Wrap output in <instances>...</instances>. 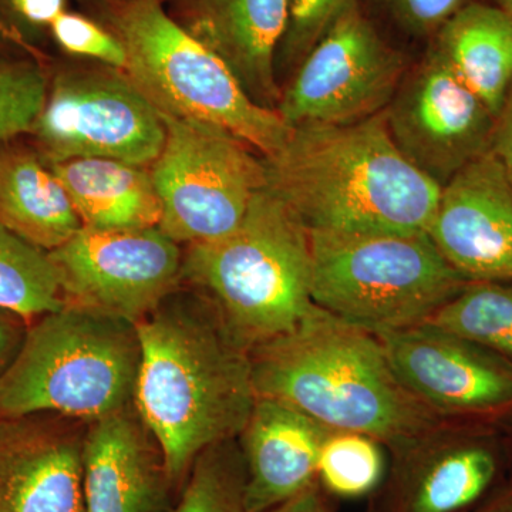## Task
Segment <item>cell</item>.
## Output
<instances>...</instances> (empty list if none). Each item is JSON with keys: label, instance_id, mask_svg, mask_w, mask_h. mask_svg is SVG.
Here are the masks:
<instances>
[{"label": "cell", "instance_id": "13", "mask_svg": "<svg viewBox=\"0 0 512 512\" xmlns=\"http://www.w3.org/2000/svg\"><path fill=\"white\" fill-rule=\"evenodd\" d=\"M376 333L400 382L431 413L510 430V360L430 322Z\"/></svg>", "mask_w": 512, "mask_h": 512}, {"label": "cell", "instance_id": "30", "mask_svg": "<svg viewBox=\"0 0 512 512\" xmlns=\"http://www.w3.org/2000/svg\"><path fill=\"white\" fill-rule=\"evenodd\" d=\"M390 15L413 35L439 32L451 16L466 5V0H382Z\"/></svg>", "mask_w": 512, "mask_h": 512}, {"label": "cell", "instance_id": "38", "mask_svg": "<svg viewBox=\"0 0 512 512\" xmlns=\"http://www.w3.org/2000/svg\"><path fill=\"white\" fill-rule=\"evenodd\" d=\"M508 441H510V463H511V484H512V426L510 427V430H508Z\"/></svg>", "mask_w": 512, "mask_h": 512}, {"label": "cell", "instance_id": "36", "mask_svg": "<svg viewBox=\"0 0 512 512\" xmlns=\"http://www.w3.org/2000/svg\"><path fill=\"white\" fill-rule=\"evenodd\" d=\"M6 33H8V26H6L5 13H3V6L0 3V39L6 36Z\"/></svg>", "mask_w": 512, "mask_h": 512}, {"label": "cell", "instance_id": "24", "mask_svg": "<svg viewBox=\"0 0 512 512\" xmlns=\"http://www.w3.org/2000/svg\"><path fill=\"white\" fill-rule=\"evenodd\" d=\"M430 323L512 362V281L468 282Z\"/></svg>", "mask_w": 512, "mask_h": 512}, {"label": "cell", "instance_id": "19", "mask_svg": "<svg viewBox=\"0 0 512 512\" xmlns=\"http://www.w3.org/2000/svg\"><path fill=\"white\" fill-rule=\"evenodd\" d=\"M289 22V0H195L191 30L229 69L259 106L281 101L275 52Z\"/></svg>", "mask_w": 512, "mask_h": 512}, {"label": "cell", "instance_id": "1", "mask_svg": "<svg viewBox=\"0 0 512 512\" xmlns=\"http://www.w3.org/2000/svg\"><path fill=\"white\" fill-rule=\"evenodd\" d=\"M136 326L134 407L181 488L202 451L244 430L256 402L251 357L211 299L184 282Z\"/></svg>", "mask_w": 512, "mask_h": 512}, {"label": "cell", "instance_id": "7", "mask_svg": "<svg viewBox=\"0 0 512 512\" xmlns=\"http://www.w3.org/2000/svg\"><path fill=\"white\" fill-rule=\"evenodd\" d=\"M126 76L164 116L224 128L271 156L291 133L276 110L255 103L228 64L165 13L158 0H131L114 16Z\"/></svg>", "mask_w": 512, "mask_h": 512}, {"label": "cell", "instance_id": "37", "mask_svg": "<svg viewBox=\"0 0 512 512\" xmlns=\"http://www.w3.org/2000/svg\"><path fill=\"white\" fill-rule=\"evenodd\" d=\"M498 6L507 13L512 22V0H497Z\"/></svg>", "mask_w": 512, "mask_h": 512}, {"label": "cell", "instance_id": "6", "mask_svg": "<svg viewBox=\"0 0 512 512\" xmlns=\"http://www.w3.org/2000/svg\"><path fill=\"white\" fill-rule=\"evenodd\" d=\"M312 301L373 332L412 328L468 284L427 232L309 231Z\"/></svg>", "mask_w": 512, "mask_h": 512}, {"label": "cell", "instance_id": "17", "mask_svg": "<svg viewBox=\"0 0 512 512\" xmlns=\"http://www.w3.org/2000/svg\"><path fill=\"white\" fill-rule=\"evenodd\" d=\"M174 483L164 451L134 403L94 420L84 450V512H171Z\"/></svg>", "mask_w": 512, "mask_h": 512}, {"label": "cell", "instance_id": "12", "mask_svg": "<svg viewBox=\"0 0 512 512\" xmlns=\"http://www.w3.org/2000/svg\"><path fill=\"white\" fill-rule=\"evenodd\" d=\"M66 303L137 323L183 284L184 252L158 227L83 228L49 252Z\"/></svg>", "mask_w": 512, "mask_h": 512}, {"label": "cell", "instance_id": "25", "mask_svg": "<svg viewBox=\"0 0 512 512\" xmlns=\"http://www.w3.org/2000/svg\"><path fill=\"white\" fill-rule=\"evenodd\" d=\"M387 448L367 434L330 430L320 447L318 483L332 498L370 497L386 476Z\"/></svg>", "mask_w": 512, "mask_h": 512}, {"label": "cell", "instance_id": "14", "mask_svg": "<svg viewBox=\"0 0 512 512\" xmlns=\"http://www.w3.org/2000/svg\"><path fill=\"white\" fill-rule=\"evenodd\" d=\"M384 116L400 153L440 187L491 148L494 114L434 47L404 74Z\"/></svg>", "mask_w": 512, "mask_h": 512}, {"label": "cell", "instance_id": "4", "mask_svg": "<svg viewBox=\"0 0 512 512\" xmlns=\"http://www.w3.org/2000/svg\"><path fill=\"white\" fill-rule=\"evenodd\" d=\"M183 282L217 306L248 350L295 329L312 312L309 229L262 188L228 235L184 252Z\"/></svg>", "mask_w": 512, "mask_h": 512}, {"label": "cell", "instance_id": "16", "mask_svg": "<svg viewBox=\"0 0 512 512\" xmlns=\"http://www.w3.org/2000/svg\"><path fill=\"white\" fill-rule=\"evenodd\" d=\"M89 421L0 414V512H84Z\"/></svg>", "mask_w": 512, "mask_h": 512}, {"label": "cell", "instance_id": "20", "mask_svg": "<svg viewBox=\"0 0 512 512\" xmlns=\"http://www.w3.org/2000/svg\"><path fill=\"white\" fill-rule=\"evenodd\" d=\"M0 225L46 252L82 229L69 195L39 151L10 141L0 146Z\"/></svg>", "mask_w": 512, "mask_h": 512}, {"label": "cell", "instance_id": "29", "mask_svg": "<svg viewBox=\"0 0 512 512\" xmlns=\"http://www.w3.org/2000/svg\"><path fill=\"white\" fill-rule=\"evenodd\" d=\"M350 2L353 0H289V22L284 37L289 59L301 63Z\"/></svg>", "mask_w": 512, "mask_h": 512}, {"label": "cell", "instance_id": "35", "mask_svg": "<svg viewBox=\"0 0 512 512\" xmlns=\"http://www.w3.org/2000/svg\"><path fill=\"white\" fill-rule=\"evenodd\" d=\"M477 512H512V484L495 494Z\"/></svg>", "mask_w": 512, "mask_h": 512}, {"label": "cell", "instance_id": "3", "mask_svg": "<svg viewBox=\"0 0 512 512\" xmlns=\"http://www.w3.org/2000/svg\"><path fill=\"white\" fill-rule=\"evenodd\" d=\"M249 357L256 399L288 404L329 430L375 437L387 451L443 423L400 382L376 332L319 306Z\"/></svg>", "mask_w": 512, "mask_h": 512}, {"label": "cell", "instance_id": "32", "mask_svg": "<svg viewBox=\"0 0 512 512\" xmlns=\"http://www.w3.org/2000/svg\"><path fill=\"white\" fill-rule=\"evenodd\" d=\"M490 151L501 161L512 178V83L505 93L500 111L495 116Z\"/></svg>", "mask_w": 512, "mask_h": 512}, {"label": "cell", "instance_id": "23", "mask_svg": "<svg viewBox=\"0 0 512 512\" xmlns=\"http://www.w3.org/2000/svg\"><path fill=\"white\" fill-rule=\"evenodd\" d=\"M66 305L49 252L0 225V309L32 323Z\"/></svg>", "mask_w": 512, "mask_h": 512}, {"label": "cell", "instance_id": "2", "mask_svg": "<svg viewBox=\"0 0 512 512\" xmlns=\"http://www.w3.org/2000/svg\"><path fill=\"white\" fill-rule=\"evenodd\" d=\"M266 188L305 227L346 232L429 231L440 198L394 144L383 113L345 126H298L262 157Z\"/></svg>", "mask_w": 512, "mask_h": 512}, {"label": "cell", "instance_id": "8", "mask_svg": "<svg viewBox=\"0 0 512 512\" xmlns=\"http://www.w3.org/2000/svg\"><path fill=\"white\" fill-rule=\"evenodd\" d=\"M160 117L165 143L151 171L163 204L158 228L187 247L225 237L266 187L264 161L224 128Z\"/></svg>", "mask_w": 512, "mask_h": 512}, {"label": "cell", "instance_id": "15", "mask_svg": "<svg viewBox=\"0 0 512 512\" xmlns=\"http://www.w3.org/2000/svg\"><path fill=\"white\" fill-rule=\"evenodd\" d=\"M427 235L468 282L512 281V178L491 151L441 187Z\"/></svg>", "mask_w": 512, "mask_h": 512}, {"label": "cell", "instance_id": "34", "mask_svg": "<svg viewBox=\"0 0 512 512\" xmlns=\"http://www.w3.org/2000/svg\"><path fill=\"white\" fill-rule=\"evenodd\" d=\"M10 5L35 25H52L63 13L64 0H10Z\"/></svg>", "mask_w": 512, "mask_h": 512}, {"label": "cell", "instance_id": "22", "mask_svg": "<svg viewBox=\"0 0 512 512\" xmlns=\"http://www.w3.org/2000/svg\"><path fill=\"white\" fill-rule=\"evenodd\" d=\"M434 49L494 116L512 83V22L500 6L468 3L437 32Z\"/></svg>", "mask_w": 512, "mask_h": 512}, {"label": "cell", "instance_id": "21", "mask_svg": "<svg viewBox=\"0 0 512 512\" xmlns=\"http://www.w3.org/2000/svg\"><path fill=\"white\" fill-rule=\"evenodd\" d=\"M83 228L116 231L158 227L163 204L151 173L109 158H77L50 165Z\"/></svg>", "mask_w": 512, "mask_h": 512}, {"label": "cell", "instance_id": "5", "mask_svg": "<svg viewBox=\"0 0 512 512\" xmlns=\"http://www.w3.org/2000/svg\"><path fill=\"white\" fill-rule=\"evenodd\" d=\"M140 339L136 323L66 303L30 323L0 376V414L59 413L89 421L134 403Z\"/></svg>", "mask_w": 512, "mask_h": 512}, {"label": "cell", "instance_id": "33", "mask_svg": "<svg viewBox=\"0 0 512 512\" xmlns=\"http://www.w3.org/2000/svg\"><path fill=\"white\" fill-rule=\"evenodd\" d=\"M266 512H335V508L332 505V497L316 483L291 500Z\"/></svg>", "mask_w": 512, "mask_h": 512}, {"label": "cell", "instance_id": "28", "mask_svg": "<svg viewBox=\"0 0 512 512\" xmlns=\"http://www.w3.org/2000/svg\"><path fill=\"white\" fill-rule=\"evenodd\" d=\"M50 26L56 42L67 52L126 70L127 53L120 40L89 19L63 12Z\"/></svg>", "mask_w": 512, "mask_h": 512}, {"label": "cell", "instance_id": "9", "mask_svg": "<svg viewBox=\"0 0 512 512\" xmlns=\"http://www.w3.org/2000/svg\"><path fill=\"white\" fill-rule=\"evenodd\" d=\"M389 453L367 512H477L511 484L503 427L443 421Z\"/></svg>", "mask_w": 512, "mask_h": 512}, {"label": "cell", "instance_id": "18", "mask_svg": "<svg viewBox=\"0 0 512 512\" xmlns=\"http://www.w3.org/2000/svg\"><path fill=\"white\" fill-rule=\"evenodd\" d=\"M328 427L293 407L256 399L239 434L248 512H266L318 483L320 447Z\"/></svg>", "mask_w": 512, "mask_h": 512}, {"label": "cell", "instance_id": "31", "mask_svg": "<svg viewBox=\"0 0 512 512\" xmlns=\"http://www.w3.org/2000/svg\"><path fill=\"white\" fill-rule=\"evenodd\" d=\"M30 323L16 313L0 309V376L18 356Z\"/></svg>", "mask_w": 512, "mask_h": 512}, {"label": "cell", "instance_id": "11", "mask_svg": "<svg viewBox=\"0 0 512 512\" xmlns=\"http://www.w3.org/2000/svg\"><path fill=\"white\" fill-rule=\"evenodd\" d=\"M47 164L77 158L154 163L165 128L153 104L127 76L72 72L57 77L32 131Z\"/></svg>", "mask_w": 512, "mask_h": 512}, {"label": "cell", "instance_id": "27", "mask_svg": "<svg viewBox=\"0 0 512 512\" xmlns=\"http://www.w3.org/2000/svg\"><path fill=\"white\" fill-rule=\"evenodd\" d=\"M47 92L46 74L39 64L0 57V146L30 134Z\"/></svg>", "mask_w": 512, "mask_h": 512}, {"label": "cell", "instance_id": "10", "mask_svg": "<svg viewBox=\"0 0 512 512\" xmlns=\"http://www.w3.org/2000/svg\"><path fill=\"white\" fill-rule=\"evenodd\" d=\"M407 70L353 0L302 60L276 111L289 127L359 123L387 109Z\"/></svg>", "mask_w": 512, "mask_h": 512}, {"label": "cell", "instance_id": "26", "mask_svg": "<svg viewBox=\"0 0 512 512\" xmlns=\"http://www.w3.org/2000/svg\"><path fill=\"white\" fill-rule=\"evenodd\" d=\"M171 512H248L244 457L238 439L202 451Z\"/></svg>", "mask_w": 512, "mask_h": 512}]
</instances>
